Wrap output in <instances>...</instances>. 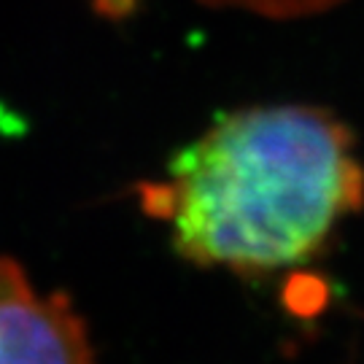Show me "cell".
Segmentation results:
<instances>
[{
    "label": "cell",
    "mask_w": 364,
    "mask_h": 364,
    "mask_svg": "<svg viewBox=\"0 0 364 364\" xmlns=\"http://www.w3.org/2000/svg\"><path fill=\"white\" fill-rule=\"evenodd\" d=\"M0 364H95L70 299L41 294L9 257H0Z\"/></svg>",
    "instance_id": "2"
},
{
    "label": "cell",
    "mask_w": 364,
    "mask_h": 364,
    "mask_svg": "<svg viewBox=\"0 0 364 364\" xmlns=\"http://www.w3.org/2000/svg\"><path fill=\"white\" fill-rule=\"evenodd\" d=\"M149 205L186 262L273 273L311 262L362 208L364 165L351 130L324 108L257 105L183 146Z\"/></svg>",
    "instance_id": "1"
}]
</instances>
